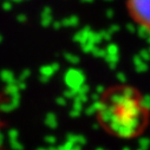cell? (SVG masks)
<instances>
[{"label":"cell","instance_id":"cell-3","mask_svg":"<svg viewBox=\"0 0 150 150\" xmlns=\"http://www.w3.org/2000/svg\"><path fill=\"white\" fill-rule=\"evenodd\" d=\"M0 105H1V99H0Z\"/></svg>","mask_w":150,"mask_h":150},{"label":"cell","instance_id":"cell-2","mask_svg":"<svg viewBox=\"0 0 150 150\" xmlns=\"http://www.w3.org/2000/svg\"><path fill=\"white\" fill-rule=\"evenodd\" d=\"M127 11L136 25L150 33V0H127Z\"/></svg>","mask_w":150,"mask_h":150},{"label":"cell","instance_id":"cell-1","mask_svg":"<svg viewBox=\"0 0 150 150\" xmlns=\"http://www.w3.org/2000/svg\"><path fill=\"white\" fill-rule=\"evenodd\" d=\"M95 114L103 130L120 139L141 136L150 123V108L142 92L125 84L104 90Z\"/></svg>","mask_w":150,"mask_h":150}]
</instances>
